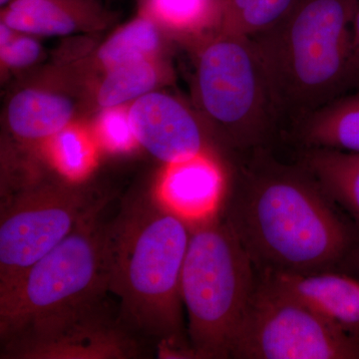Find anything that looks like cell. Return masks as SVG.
<instances>
[{
    "label": "cell",
    "instance_id": "6da1fadb",
    "mask_svg": "<svg viewBox=\"0 0 359 359\" xmlns=\"http://www.w3.org/2000/svg\"><path fill=\"white\" fill-rule=\"evenodd\" d=\"M236 156L219 210L259 271H330L358 252V226L301 163Z\"/></svg>",
    "mask_w": 359,
    "mask_h": 359
},
{
    "label": "cell",
    "instance_id": "7a4b0ae2",
    "mask_svg": "<svg viewBox=\"0 0 359 359\" xmlns=\"http://www.w3.org/2000/svg\"><path fill=\"white\" fill-rule=\"evenodd\" d=\"M191 222L156 196L123 203L106 229L108 290L131 334L153 339L168 355H191L186 340L182 273Z\"/></svg>",
    "mask_w": 359,
    "mask_h": 359
},
{
    "label": "cell",
    "instance_id": "3957f363",
    "mask_svg": "<svg viewBox=\"0 0 359 359\" xmlns=\"http://www.w3.org/2000/svg\"><path fill=\"white\" fill-rule=\"evenodd\" d=\"M355 0H297L273 27L250 37L280 114L299 121L359 84L351 20Z\"/></svg>",
    "mask_w": 359,
    "mask_h": 359
},
{
    "label": "cell",
    "instance_id": "277c9868",
    "mask_svg": "<svg viewBox=\"0 0 359 359\" xmlns=\"http://www.w3.org/2000/svg\"><path fill=\"white\" fill-rule=\"evenodd\" d=\"M190 222L182 297L193 358H231L259 271L219 208Z\"/></svg>",
    "mask_w": 359,
    "mask_h": 359
},
{
    "label": "cell",
    "instance_id": "5b68a950",
    "mask_svg": "<svg viewBox=\"0 0 359 359\" xmlns=\"http://www.w3.org/2000/svg\"><path fill=\"white\" fill-rule=\"evenodd\" d=\"M194 96L215 143L231 154L264 148L280 111L250 37L214 29L201 45Z\"/></svg>",
    "mask_w": 359,
    "mask_h": 359
},
{
    "label": "cell",
    "instance_id": "8992f818",
    "mask_svg": "<svg viewBox=\"0 0 359 359\" xmlns=\"http://www.w3.org/2000/svg\"><path fill=\"white\" fill-rule=\"evenodd\" d=\"M106 208V207H105ZM99 210L0 295V332L22 321L79 308L110 294L106 229Z\"/></svg>",
    "mask_w": 359,
    "mask_h": 359
},
{
    "label": "cell",
    "instance_id": "52a82bcc",
    "mask_svg": "<svg viewBox=\"0 0 359 359\" xmlns=\"http://www.w3.org/2000/svg\"><path fill=\"white\" fill-rule=\"evenodd\" d=\"M2 199L0 295L82 222L109 204L107 198L67 178L25 182Z\"/></svg>",
    "mask_w": 359,
    "mask_h": 359
},
{
    "label": "cell",
    "instance_id": "ba28073f",
    "mask_svg": "<svg viewBox=\"0 0 359 359\" xmlns=\"http://www.w3.org/2000/svg\"><path fill=\"white\" fill-rule=\"evenodd\" d=\"M231 358L359 359V339L278 292L259 273Z\"/></svg>",
    "mask_w": 359,
    "mask_h": 359
},
{
    "label": "cell",
    "instance_id": "9c48e42d",
    "mask_svg": "<svg viewBox=\"0 0 359 359\" xmlns=\"http://www.w3.org/2000/svg\"><path fill=\"white\" fill-rule=\"evenodd\" d=\"M1 358L105 359L141 355L108 295L79 308L22 321L0 332Z\"/></svg>",
    "mask_w": 359,
    "mask_h": 359
},
{
    "label": "cell",
    "instance_id": "30bf717a",
    "mask_svg": "<svg viewBox=\"0 0 359 359\" xmlns=\"http://www.w3.org/2000/svg\"><path fill=\"white\" fill-rule=\"evenodd\" d=\"M137 143L165 165L200 155L217 154L214 139L202 118L165 92H150L129 105Z\"/></svg>",
    "mask_w": 359,
    "mask_h": 359
},
{
    "label": "cell",
    "instance_id": "8fae6325",
    "mask_svg": "<svg viewBox=\"0 0 359 359\" xmlns=\"http://www.w3.org/2000/svg\"><path fill=\"white\" fill-rule=\"evenodd\" d=\"M259 273L278 292L359 339V278L334 269L311 273L264 269Z\"/></svg>",
    "mask_w": 359,
    "mask_h": 359
},
{
    "label": "cell",
    "instance_id": "7c38bea8",
    "mask_svg": "<svg viewBox=\"0 0 359 359\" xmlns=\"http://www.w3.org/2000/svg\"><path fill=\"white\" fill-rule=\"evenodd\" d=\"M115 20L97 0H13L1 21L34 36H65L105 29Z\"/></svg>",
    "mask_w": 359,
    "mask_h": 359
},
{
    "label": "cell",
    "instance_id": "4fadbf2b",
    "mask_svg": "<svg viewBox=\"0 0 359 359\" xmlns=\"http://www.w3.org/2000/svg\"><path fill=\"white\" fill-rule=\"evenodd\" d=\"M226 184L221 157L205 154L167 165L157 194L175 212L195 221L219 209Z\"/></svg>",
    "mask_w": 359,
    "mask_h": 359
},
{
    "label": "cell",
    "instance_id": "5bb4252c",
    "mask_svg": "<svg viewBox=\"0 0 359 359\" xmlns=\"http://www.w3.org/2000/svg\"><path fill=\"white\" fill-rule=\"evenodd\" d=\"M75 98L60 83L40 82L18 90L6 111L7 129L23 143L45 144L74 122Z\"/></svg>",
    "mask_w": 359,
    "mask_h": 359
},
{
    "label": "cell",
    "instance_id": "9a60e30c",
    "mask_svg": "<svg viewBox=\"0 0 359 359\" xmlns=\"http://www.w3.org/2000/svg\"><path fill=\"white\" fill-rule=\"evenodd\" d=\"M164 29L144 13L118 28L92 56L76 63L80 74L98 75L120 66L161 57L164 47ZM97 77V78H98Z\"/></svg>",
    "mask_w": 359,
    "mask_h": 359
},
{
    "label": "cell",
    "instance_id": "2e32d148",
    "mask_svg": "<svg viewBox=\"0 0 359 359\" xmlns=\"http://www.w3.org/2000/svg\"><path fill=\"white\" fill-rule=\"evenodd\" d=\"M306 148L359 153V84L297 122Z\"/></svg>",
    "mask_w": 359,
    "mask_h": 359
},
{
    "label": "cell",
    "instance_id": "e0dca14e",
    "mask_svg": "<svg viewBox=\"0 0 359 359\" xmlns=\"http://www.w3.org/2000/svg\"><path fill=\"white\" fill-rule=\"evenodd\" d=\"M301 164L359 228V153L306 148Z\"/></svg>",
    "mask_w": 359,
    "mask_h": 359
},
{
    "label": "cell",
    "instance_id": "ac0fdd59",
    "mask_svg": "<svg viewBox=\"0 0 359 359\" xmlns=\"http://www.w3.org/2000/svg\"><path fill=\"white\" fill-rule=\"evenodd\" d=\"M169 76V68L162 57L120 66L98 77L94 86V100L101 110L129 106L158 90Z\"/></svg>",
    "mask_w": 359,
    "mask_h": 359
},
{
    "label": "cell",
    "instance_id": "d6986e66",
    "mask_svg": "<svg viewBox=\"0 0 359 359\" xmlns=\"http://www.w3.org/2000/svg\"><path fill=\"white\" fill-rule=\"evenodd\" d=\"M140 13L171 32H201L218 25L219 0H141Z\"/></svg>",
    "mask_w": 359,
    "mask_h": 359
},
{
    "label": "cell",
    "instance_id": "ffe728a7",
    "mask_svg": "<svg viewBox=\"0 0 359 359\" xmlns=\"http://www.w3.org/2000/svg\"><path fill=\"white\" fill-rule=\"evenodd\" d=\"M45 144L54 167L65 178L80 182L95 164V140L83 125L71 123Z\"/></svg>",
    "mask_w": 359,
    "mask_h": 359
},
{
    "label": "cell",
    "instance_id": "44dd1931",
    "mask_svg": "<svg viewBox=\"0 0 359 359\" xmlns=\"http://www.w3.org/2000/svg\"><path fill=\"white\" fill-rule=\"evenodd\" d=\"M297 0H257L219 32L252 37L266 32L290 13Z\"/></svg>",
    "mask_w": 359,
    "mask_h": 359
},
{
    "label": "cell",
    "instance_id": "7402d4cb",
    "mask_svg": "<svg viewBox=\"0 0 359 359\" xmlns=\"http://www.w3.org/2000/svg\"><path fill=\"white\" fill-rule=\"evenodd\" d=\"M44 57V49L34 35L18 32L0 23V61L2 74L27 69Z\"/></svg>",
    "mask_w": 359,
    "mask_h": 359
},
{
    "label": "cell",
    "instance_id": "603a6c76",
    "mask_svg": "<svg viewBox=\"0 0 359 359\" xmlns=\"http://www.w3.org/2000/svg\"><path fill=\"white\" fill-rule=\"evenodd\" d=\"M94 135L111 150H127L138 144L130 123L129 106L101 110L94 124Z\"/></svg>",
    "mask_w": 359,
    "mask_h": 359
},
{
    "label": "cell",
    "instance_id": "cb8c5ba5",
    "mask_svg": "<svg viewBox=\"0 0 359 359\" xmlns=\"http://www.w3.org/2000/svg\"><path fill=\"white\" fill-rule=\"evenodd\" d=\"M255 1L257 0H219V15L216 28L230 22Z\"/></svg>",
    "mask_w": 359,
    "mask_h": 359
},
{
    "label": "cell",
    "instance_id": "d4e9b609",
    "mask_svg": "<svg viewBox=\"0 0 359 359\" xmlns=\"http://www.w3.org/2000/svg\"><path fill=\"white\" fill-rule=\"evenodd\" d=\"M13 2V0H0V4H1V7H6L8 4H11Z\"/></svg>",
    "mask_w": 359,
    "mask_h": 359
}]
</instances>
